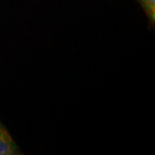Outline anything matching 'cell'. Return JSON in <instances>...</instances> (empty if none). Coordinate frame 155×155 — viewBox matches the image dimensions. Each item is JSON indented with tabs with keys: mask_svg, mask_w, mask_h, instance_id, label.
<instances>
[{
	"mask_svg": "<svg viewBox=\"0 0 155 155\" xmlns=\"http://www.w3.org/2000/svg\"><path fill=\"white\" fill-rule=\"evenodd\" d=\"M147 13L150 20L153 22L155 21V0H139Z\"/></svg>",
	"mask_w": 155,
	"mask_h": 155,
	"instance_id": "2",
	"label": "cell"
},
{
	"mask_svg": "<svg viewBox=\"0 0 155 155\" xmlns=\"http://www.w3.org/2000/svg\"><path fill=\"white\" fill-rule=\"evenodd\" d=\"M22 154L18 146L11 137L9 131L0 122V155Z\"/></svg>",
	"mask_w": 155,
	"mask_h": 155,
	"instance_id": "1",
	"label": "cell"
}]
</instances>
